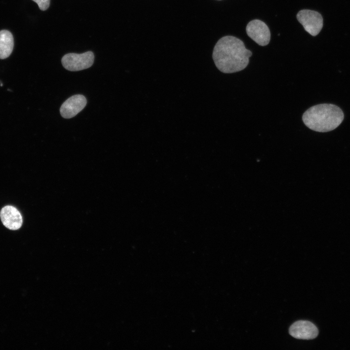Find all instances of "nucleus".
I'll return each mask as SVG.
<instances>
[{"label":"nucleus","mask_w":350,"mask_h":350,"mask_svg":"<svg viewBox=\"0 0 350 350\" xmlns=\"http://www.w3.org/2000/svg\"><path fill=\"white\" fill-rule=\"evenodd\" d=\"M252 52L245 48L242 41L232 36L220 38L215 45L212 58L221 72L231 73L245 69L249 63Z\"/></svg>","instance_id":"1"},{"label":"nucleus","mask_w":350,"mask_h":350,"mask_svg":"<svg viewBox=\"0 0 350 350\" xmlns=\"http://www.w3.org/2000/svg\"><path fill=\"white\" fill-rule=\"evenodd\" d=\"M344 118L342 110L337 105L322 104L314 105L303 113L302 120L310 129L327 132L337 127Z\"/></svg>","instance_id":"2"},{"label":"nucleus","mask_w":350,"mask_h":350,"mask_svg":"<svg viewBox=\"0 0 350 350\" xmlns=\"http://www.w3.org/2000/svg\"><path fill=\"white\" fill-rule=\"evenodd\" d=\"M94 60L93 53L88 51L81 54L67 53L62 58L61 63L66 70L76 71L90 68L93 64Z\"/></svg>","instance_id":"3"},{"label":"nucleus","mask_w":350,"mask_h":350,"mask_svg":"<svg viewBox=\"0 0 350 350\" xmlns=\"http://www.w3.org/2000/svg\"><path fill=\"white\" fill-rule=\"evenodd\" d=\"M298 21L306 32L313 36L317 35L323 27V18L318 12L308 9L298 12L297 15Z\"/></svg>","instance_id":"4"},{"label":"nucleus","mask_w":350,"mask_h":350,"mask_svg":"<svg viewBox=\"0 0 350 350\" xmlns=\"http://www.w3.org/2000/svg\"><path fill=\"white\" fill-rule=\"evenodd\" d=\"M249 37L260 46L267 45L270 40V32L267 25L259 19L250 21L246 27Z\"/></svg>","instance_id":"5"},{"label":"nucleus","mask_w":350,"mask_h":350,"mask_svg":"<svg viewBox=\"0 0 350 350\" xmlns=\"http://www.w3.org/2000/svg\"><path fill=\"white\" fill-rule=\"evenodd\" d=\"M290 334L297 339L310 340L315 338L318 334L317 327L311 322L298 320L289 328Z\"/></svg>","instance_id":"6"},{"label":"nucleus","mask_w":350,"mask_h":350,"mask_svg":"<svg viewBox=\"0 0 350 350\" xmlns=\"http://www.w3.org/2000/svg\"><path fill=\"white\" fill-rule=\"evenodd\" d=\"M87 104L86 97L81 94L71 96L66 100L60 108L61 115L65 119H70L82 110Z\"/></svg>","instance_id":"7"},{"label":"nucleus","mask_w":350,"mask_h":350,"mask_svg":"<svg viewBox=\"0 0 350 350\" xmlns=\"http://www.w3.org/2000/svg\"><path fill=\"white\" fill-rule=\"evenodd\" d=\"M0 217L3 225L9 229H18L22 224L20 213L12 206L8 205L2 208L0 212Z\"/></svg>","instance_id":"8"},{"label":"nucleus","mask_w":350,"mask_h":350,"mask_svg":"<svg viewBox=\"0 0 350 350\" xmlns=\"http://www.w3.org/2000/svg\"><path fill=\"white\" fill-rule=\"evenodd\" d=\"M14 38L11 33L6 30L0 31V59L9 56L14 47Z\"/></svg>","instance_id":"9"},{"label":"nucleus","mask_w":350,"mask_h":350,"mask_svg":"<svg viewBox=\"0 0 350 350\" xmlns=\"http://www.w3.org/2000/svg\"><path fill=\"white\" fill-rule=\"evenodd\" d=\"M36 2L42 11H45L49 8L50 4V0H32Z\"/></svg>","instance_id":"10"}]
</instances>
